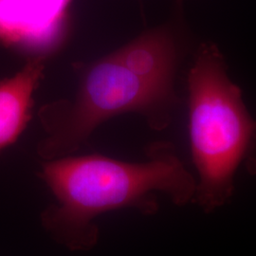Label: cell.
<instances>
[{
    "label": "cell",
    "mask_w": 256,
    "mask_h": 256,
    "mask_svg": "<svg viewBox=\"0 0 256 256\" xmlns=\"http://www.w3.org/2000/svg\"><path fill=\"white\" fill-rule=\"evenodd\" d=\"M144 162L102 155L66 156L42 164L41 178L56 198L42 214V224L56 241L72 250H90L98 241L93 220L111 210H158L155 192L178 206L194 200L196 178L170 144H154Z\"/></svg>",
    "instance_id": "cell-1"
},
{
    "label": "cell",
    "mask_w": 256,
    "mask_h": 256,
    "mask_svg": "<svg viewBox=\"0 0 256 256\" xmlns=\"http://www.w3.org/2000/svg\"><path fill=\"white\" fill-rule=\"evenodd\" d=\"M187 80L190 146L198 172L192 202L212 212L232 198L241 168L256 174V120L216 45L200 46Z\"/></svg>",
    "instance_id": "cell-2"
},
{
    "label": "cell",
    "mask_w": 256,
    "mask_h": 256,
    "mask_svg": "<svg viewBox=\"0 0 256 256\" xmlns=\"http://www.w3.org/2000/svg\"><path fill=\"white\" fill-rule=\"evenodd\" d=\"M176 104L174 86L153 82L124 62L118 50L82 70L70 98L42 106L38 117L45 131L37 152L54 160L75 152L104 122L124 113H138L150 126L164 128Z\"/></svg>",
    "instance_id": "cell-3"
},
{
    "label": "cell",
    "mask_w": 256,
    "mask_h": 256,
    "mask_svg": "<svg viewBox=\"0 0 256 256\" xmlns=\"http://www.w3.org/2000/svg\"><path fill=\"white\" fill-rule=\"evenodd\" d=\"M72 0H0V39L43 48L61 38Z\"/></svg>",
    "instance_id": "cell-4"
},
{
    "label": "cell",
    "mask_w": 256,
    "mask_h": 256,
    "mask_svg": "<svg viewBox=\"0 0 256 256\" xmlns=\"http://www.w3.org/2000/svg\"><path fill=\"white\" fill-rule=\"evenodd\" d=\"M124 62L150 81L174 86L178 42L169 25L154 28L118 48Z\"/></svg>",
    "instance_id": "cell-5"
},
{
    "label": "cell",
    "mask_w": 256,
    "mask_h": 256,
    "mask_svg": "<svg viewBox=\"0 0 256 256\" xmlns=\"http://www.w3.org/2000/svg\"><path fill=\"white\" fill-rule=\"evenodd\" d=\"M45 59H30L12 77L0 82V152L12 146L30 119L34 93L42 80Z\"/></svg>",
    "instance_id": "cell-6"
},
{
    "label": "cell",
    "mask_w": 256,
    "mask_h": 256,
    "mask_svg": "<svg viewBox=\"0 0 256 256\" xmlns=\"http://www.w3.org/2000/svg\"><path fill=\"white\" fill-rule=\"evenodd\" d=\"M176 2H178V5H182V0H176Z\"/></svg>",
    "instance_id": "cell-7"
}]
</instances>
